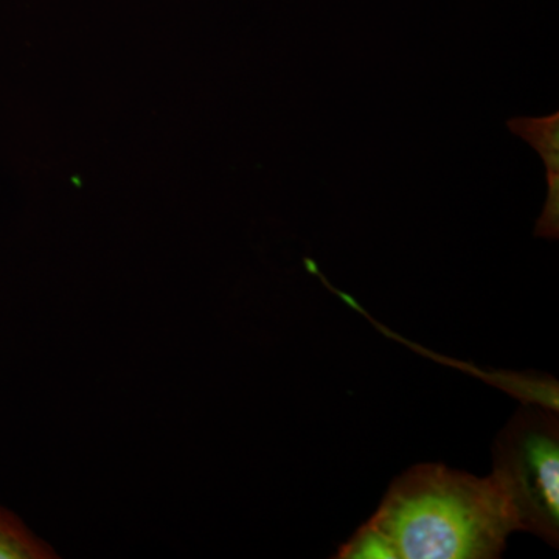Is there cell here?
Instances as JSON below:
<instances>
[{
  "label": "cell",
  "mask_w": 559,
  "mask_h": 559,
  "mask_svg": "<svg viewBox=\"0 0 559 559\" xmlns=\"http://www.w3.org/2000/svg\"><path fill=\"white\" fill-rule=\"evenodd\" d=\"M507 127L539 154L547 175H559V112L544 117H514L507 121Z\"/></svg>",
  "instance_id": "obj_3"
},
{
  "label": "cell",
  "mask_w": 559,
  "mask_h": 559,
  "mask_svg": "<svg viewBox=\"0 0 559 559\" xmlns=\"http://www.w3.org/2000/svg\"><path fill=\"white\" fill-rule=\"evenodd\" d=\"M514 530L509 499L492 474L479 479L444 465H418L393 481L336 558H499Z\"/></svg>",
  "instance_id": "obj_1"
},
{
  "label": "cell",
  "mask_w": 559,
  "mask_h": 559,
  "mask_svg": "<svg viewBox=\"0 0 559 559\" xmlns=\"http://www.w3.org/2000/svg\"><path fill=\"white\" fill-rule=\"evenodd\" d=\"M57 558L51 547L25 527L24 522L0 507V559Z\"/></svg>",
  "instance_id": "obj_4"
},
{
  "label": "cell",
  "mask_w": 559,
  "mask_h": 559,
  "mask_svg": "<svg viewBox=\"0 0 559 559\" xmlns=\"http://www.w3.org/2000/svg\"><path fill=\"white\" fill-rule=\"evenodd\" d=\"M492 477L513 511L516 530L558 547L559 421L544 407H524L492 447Z\"/></svg>",
  "instance_id": "obj_2"
},
{
  "label": "cell",
  "mask_w": 559,
  "mask_h": 559,
  "mask_svg": "<svg viewBox=\"0 0 559 559\" xmlns=\"http://www.w3.org/2000/svg\"><path fill=\"white\" fill-rule=\"evenodd\" d=\"M536 237L559 238V175H547V200L535 229Z\"/></svg>",
  "instance_id": "obj_5"
}]
</instances>
